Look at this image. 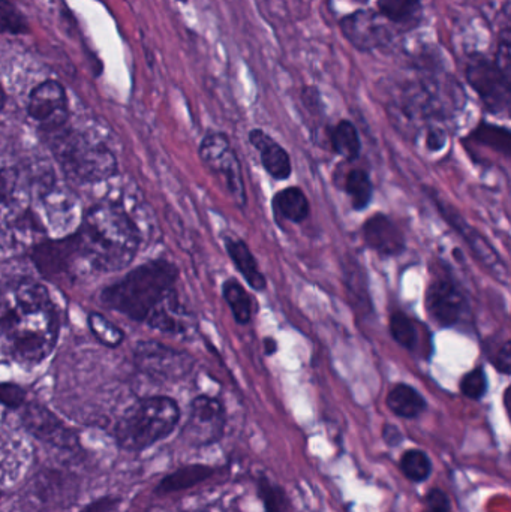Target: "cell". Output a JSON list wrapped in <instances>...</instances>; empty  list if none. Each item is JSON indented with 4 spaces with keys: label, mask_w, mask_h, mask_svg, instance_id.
<instances>
[{
    "label": "cell",
    "mask_w": 511,
    "mask_h": 512,
    "mask_svg": "<svg viewBox=\"0 0 511 512\" xmlns=\"http://www.w3.org/2000/svg\"><path fill=\"white\" fill-rule=\"evenodd\" d=\"M59 313L47 288L32 279L0 286V349L24 366L42 363L59 337Z\"/></svg>",
    "instance_id": "1"
},
{
    "label": "cell",
    "mask_w": 511,
    "mask_h": 512,
    "mask_svg": "<svg viewBox=\"0 0 511 512\" xmlns=\"http://www.w3.org/2000/svg\"><path fill=\"white\" fill-rule=\"evenodd\" d=\"M465 104V90L455 77L438 65H419L414 77L393 87L386 108L402 134L417 138L429 126L455 119Z\"/></svg>",
    "instance_id": "2"
},
{
    "label": "cell",
    "mask_w": 511,
    "mask_h": 512,
    "mask_svg": "<svg viewBox=\"0 0 511 512\" xmlns=\"http://www.w3.org/2000/svg\"><path fill=\"white\" fill-rule=\"evenodd\" d=\"M72 239L84 271L98 273L128 267L140 246L137 225L123 207L113 203L87 210Z\"/></svg>",
    "instance_id": "3"
},
{
    "label": "cell",
    "mask_w": 511,
    "mask_h": 512,
    "mask_svg": "<svg viewBox=\"0 0 511 512\" xmlns=\"http://www.w3.org/2000/svg\"><path fill=\"white\" fill-rule=\"evenodd\" d=\"M179 270L165 259L147 262L129 271L120 282L102 292L105 306L134 321L146 322L156 306L174 291Z\"/></svg>",
    "instance_id": "4"
},
{
    "label": "cell",
    "mask_w": 511,
    "mask_h": 512,
    "mask_svg": "<svg viewBox=\"0 0 511 512\" xmlns=\"http://www.w3.org/2000/svg\"><path fill=\"white\" fill-rule=\"evenodd\" d=\"M45 234L30 177L15 168L0 170V249L21 248L39 242Z\"/></svg>",
    "instance_id": "5"
},
{
    "label": "cell",
    "mask_w": 511,
    "mask_h": 512,
    "mask_svg": "<svg viewBox=\"0 0 511 512\" xmlns=\"http://www.w3.org/2000/svg\"><path fill=\"white\" fill-rule=\"evenodd\" d=\"M47 135L54 159L72 182L99 183L116 174V156L96 138L66 125Z\"/></svg>",
    "instance_id": "6"
},
{
    "label": "cell",
    "mask_w": 511,
    "mask_h": 512,
    "mask_svg": "<svg viewBox=\"0 0 511 512\" xmlns=\"http://www.w3.org/2000/svg\"><path fill=\"white\" fill-rule=\"evenodd\" d=\"M180 421V408L171 397L153 396L132 405L116 427V441L128 453H140L168 438Z\"/></svg>",
    "instance_id": "7"
},
{
    "label": "cell",
    "mask_w": 511,
    "mask_h": 512,
    "mask_svg": "<svg viewBox=\"0 0 511 512\" xmlns=\"http://www.w3.org/2000/svg\"><path fill=\"white\" fill-rule=\"evenodd\" d=\"M425 306L432 321L443 328L458 327L470 312V303L464 288L443 261H438L432 267L431 282L426 288Z\"/></svg>",
    "instance_id": "8"
},
{
    "label": "cell",
    "mask_w": 511,
    "mask_h": 512,
    "mask_svg": "<svg viewBox=\"0 0 511 512\" xmlns=\"http://www.w3.org/2000/svg\"><path fill=\"white\" fill-rule=\"evenodd\" d=\"M465 77L488 113L509 116L511 72L504 71L494 59L476 53L468 59Z\"/></svg>",
    "instance_id": "9"
},
{
    "label": "cell",
    "mask_w": 511,
    "mask_h": 512,
    "mask_svg": "<svg viewBox=\"0 0 511 512\" xmlns=\"http://www.w3.org/2000/svg\"><path fill=\"white\" fill-rule=\"evenodd\" d=\"M198 155L201 162L224 182L225 191L231 200L239 209H245L248 204L245 179L239 156L234 152L230 138L224 132H210L201 141Z\"/></svg>",
    "instance_id": "10"
},
{
    "label": "cell",
    "mask_w": 511,
    "mask_h": 512,
    "mask_svg": "<svg viewBox=\"0 0 511 512\" xmlns=\"http://www.w3.org/2000/svg\"><path fill=\"white\" fill-rule=\"evenodd\" d=\"M33 200L45 231L65 233L77 219L74 195L51 174L30 177Z\"/></svg>",
    "instance_id": "11"
},
{
    "label": "cell",
    "mask_w": 511,
    "mask_h": 512,
    "mask_svg": "<svg viewBox=\"0 0 511 512\" xmlns=\"http://www.w3.org/2000/svg\"><path fill=\"white\" fill-rule=\"evenodd\" d=\"M438 212L443 216L444 221L467 242L468 248L473 252L474 258L482 265L483 270L488 271L497 282L509 285V268L501 255L495 251L488 239L476 228L468 224L467 219L462 218L461 213L450 206L446 201L441 200L437 194L432 195Z\"/></svg>",
    "instance_id": "12"
},
{
    "label": "cell",
    "mask_w": 511,
    "mask_h": 512,
    "mask_svg": "<svg viewBox=\"0 0 511 512\" xmlns=\"http://www.w3.org/2000/svg\"><path fill=\"white\" fill-rule=\"evenodd\" d=\"M227 414L224 405L212 396L195 397L189 406L188 420L182 429V439L191 447L203 448L218 444L225 433Z\"/></svg>",
    "instance_id": "13"
},
{
    "label": "cell",
    "mask_w": 511,
    "mask_h": 512,
    "mask_svg": "<svg viewBox=\"0 0 511 512\" xmlns=\"http://www.w3.org/2000/svg\"><path fill=\"white\" fill-rule=\"evenodd\" d=\"M138 369L159 381H179L194 369V358L158 342H140L134 349Z\"/></svg>",
    "instance_id": "14"
},
{
    "label": "cell",
    "mask_w": 511,
    "mask_h": 512,
    "mask_svg": "<svg viewBox=\"0 0 511 512\" xmlns=\"http://www.w3.org/2000/svg\"><path fill=\"white\" fill-rule=\"evenodd\" d=\"M342 35L359 51H375L389 47L396 33L374 9H359L342 18Z\"/></svg>",
    "instance_id": "15"
},
{
    "label": "cell",
    "mask_w": 511,
    "mask_h": 512,
    "mask_svg": "<svg viewBox=\"0 0 511 512\" xmlns=\"http://www.w3.org/2000/svg\"><path fill=\"white\" fill-rule=\"evenodd\" d=\"M32 258L38 270L53 282L74 279L77 274L84 273L72 234L63 239L38 243Z\"/></svg>",
    "instance_id": "16"
},
{
    "label": "cell",
    "mask_w": 511,
    "mask_h": 512,
    "mask_svg": "<svg viewBox=\"0 0 511 512\" xmlns=\"http://www.w3.org/2000/svg\"><path fill=\"white\" fill-rule=\"evenodd\" d=\"M21 421L27 432L44 444L63 451H74L80 447L77 433L39 403H29L24 408Z\"/></svg>",
    "instance_id": "17"
},
{
    "label": "cell",
    "mask_w": 511,
    "mask_h": 512,
    "mask_svg": "<svg viewBox=\"0 0 511 512\" xmlns=\"http://www.w3.org/2000/svg\"><path fill=\"white\" fill-rule=\"evenodd\" d=\"M27 111L45 132L65 126L68 122V98L62 84L48 80L36 86L30 93Z\"/></svg>",
    "instance_id": "18"
},
{
    "label": "cell",
    "mask_w": 511,
    "mask_h": 512,
    "mask_svg": "<svg viewBox=\"0 0 511 512\" xmlns=\"http://www.w3.org/2000/svg\"><path fill=\"white\" fill-rule=\"evenodd\" d=\"M74 493L72 477H66L56 471H45L36 475L24 489V512H38L48 508L60 507L63 502L71 501Z\"/></svg>",
    "instance_id": "19"
},
{
    "label": "cell",
    "mask_w": 511,
    "mask_h": 512,
    "mask_svg": "<svg viewBox=\"0 0 511 512\" xmlns=\"http://www.w3.org/2000/svg\"><path fill=\"white\" fill-rule=\"evenodd\" d=\"M363 242L381 258H396L407 249L404 231L384 213H375L362 227Z\"/></svg>",
    "instance_id": "20"
},
{
    "label": "cell",
    "mask_w": 511,
    "mask_h": 512,
    "mask_svg": "<svg viewBox=\"0 0 511 512\" xmlns=\"http://www.w3.org/2000/svg\"><path fill=\"white\" fill-rule=\"evenodd\" d=\"M248 141L257 150L261 165L273 180L284 182L290 179L293 174L290 153L275 138L270 137L263 129L255 128L249 132Z\"/></svg>",
    "instance_id": "21"
},
{
    "label": "cell",
    "mask_w": 511,
    "mask_h": 512,
    "mask_svg": "<svg viewBox=\"0 0 511 512\" xmlns=\"http://www.w3.org/2000/svg\"><path fill=\"white\" fill-rule=\"evenodd\" d=\"M374 11L396 33L411 32L423 18V0H377Z\"/></svg>",
    "instance_id": "22"
},
{
    "label": "cell",
    "mask_w": 511,
    "mask_h": 512,
    "mask_svg": "<svg viewBox=\"0 0 511 512\" xmlns=\"http://www.w3.org/2000/svg\"><path fill=\"white\" fill-rule=\"evenodd\" d=\"M225 251L230 256L231 262L236 265L237 271L242 274L243 279L248 282L254 291L263 292L267 288V279L258 265L257 258L252 254L245 240L233 234L224 236Z\"/></svg>",
    "instance_id": "23"
},
{
    "label": "cell",
    "mask_w": 511,
    "mask_h": 512,
    "mask_svg": "<svg viewBox=\"0 0 511 512\" xmlns=\"http://www.w3.org/2000/svg\"><path fill=\"white\" fill-rule=\"evenodd\" d=\"M146 322L150 327L162 331V333L180 334L188 330L189 313L186 312L185 307L180 303L176 289L170 292V294L153 309V312L150 313Z\"/></svg>",
    "instance_id": "24"
},
{
    "label": "cell",
    "mask_w": 511,
    "mask_h": 512,
    "mask_svg": "<svg viewBox=\"0 0 511 512\" xmlns=\"http://www.w3.org/2000/svg\"><path fill=\"white\" fill-rule=\"evenodd\" d=\"M272 212L276 222L303 224L311 215V203L299 186H288L276 192L272 200Z\"/></svg>",
    "instance_id": "25"
},
{
    "label": "cell",
    "mask_w": 511,
    "mask_h": 512,
    "mask_svg": "<svg viewBox=\"0 0 511 512\" xmlns=\"http://www.w3.org/2000/svg\"><path fill=\"white\" fill-rule=\"evenodd\" d=\"M386 403L387 408L396 417L405 418V420H414L428 409L425 397L408 384L393 385L392 390L387 394Z\"/></svg>",
    "instance_id": "26"
},
{
    "label": "cell",
    "mask_w": 511,
    "mask_h": 512,
    "mask_svg": "<svg viewBox=\"0 0 511 512\" xmlns=\"http://www.w3.org/2000/svg\"><path fill=\"white\" fill-rule=\"evenodd\" d=\"M330 146L345 161L354 162L362 153L359 131L351 120H341L329 129Z\"/></svg>",
    "instance_id": "27"
},
{
    "label": "cell",
    "mask_w": 511,
    "mask_h": 512,
    "mask_svg": "<svg viewBox=\"0 0 511 512\" xmlns=\"http://www.w3.org/2000/svg\"><path fill=\"white\" fill-rule=\"evenodd\" d=\"M222 297L230 307L234 321L239 325L251 324L254 318V300L239 280L230 277L222 285Z\"/></svg>",
    "instance_id": "28"
},
{
    "label": "cell",
    "mask_w": 511,
    "mask_h": 512,
    "mask_svg": "<svg viewBox=\"0 0 511 512\" xmlns=\"http://www.w3.org/2000/svg\"><path fill=\"white\" fill-rule=\"evenodd\" d=\"M215 469L206 465H189L185 468L177 469L173 474L167 475L164 480L156 487L158 493L182 492V490L192 489L203 481L209 480L215 475Z\"/></svg>",
    "instance_id": "29"
},
{
    "label": "cell",
    "mask_w": 511,
    "mask_h": 512,
    "mask_svg": "<svg viewBox=\"0 0 511 512\" xmlns=\"http://www.w3.org/2000/svg\"><path fill=\"white\" fill-rule=\"evenodd\" d=\"M344 191L350 198L353 210L363 212V210L368 209L372 197H374V183H372L368 171L363 170V168L351 170L345 176Z\"/></svg>",
    "instance_id": "30"
},
{
    "label": "cell",
    "mask_w": 511,
    "mask_h": 512,
    "mask_svg": "<svg viewBox=\"0 0 511 512\" xmlns=\"http://www.w3.org/2000/svg\"><path fill=\"white\" fill-rule=\"evenodd\" d=\"M390 334L395 342L410 352H416L419 346V330L416 322L407 313L395 310L389 318Z\"/></svg>",
    "instance_id": "31"
},
{
    "label": "cell",
    "mask_w": 511,
    "mask_h": 512,
    "mask_svg": "<svg viewBox=\"0 0 511 512\" xmlns=\"http://www.w3.org/2000/svg\"><path fill=\"white\" fill-rule=\"evenodd\" d=\"M471 137L477 144H482L483 147H488V149L506 156V159L510 158L511 135L509 129L482 123Z\"/></svg>",
    "instance_id": "32"
},
{
    "label": "cell",
    "mask_w": 511,
    "mask_h": 512,
    "mask_svg": "<svg viewBox=\"0 0 511 512\" xmlns=\"http://www.w3.org/2000/svg\"><path fill=\"white\" fill-rule=\"evenodd\" d=\"M399 468H401L402 474L413 483H425L432 474V462L428 454L425 451L416 450V448L402 454Z\"/></svg>",
    "instance_id": "33"
},
{
    "label": "cell",
    "mask_w": 511,
    "mask_h": 512,
    "mask_svg": "<svg viewBox=\"0 0 511 512\" xmlns=\"http://www.w3.org/2000/svg\"><path fill=\"white\" fill-rule=\"evenodd\" d=\"M258 496L263 501L266 512H291L290 498L285 490L267 478L258 480Z\"/></svg>",
    "instance_id": "34"
},
{
    "label": "cell",
    "mask_w": 511,
    "mask_h": 512,
    "mask_svg": "<svg viewBox=\"0 0 511 512\" xmlns=\"http://www.w3.org/2000/svg\"><path fill=\"white\" fill-rule=\"evenodd\" d=\"M89 327L96 340L101 342L102 345L108 346V348H116V346L123 342V337H125L123 336V331L119 330L113 322L105 319L101 313H90Z\"/></svg>",
    "instance_id": "35"
},
{
    "label": "cell",
    "mask_w": 511,
    "mask_h": 512,
    "mask_svg": "<svg viewBox=\"0 0 511 512\" xmlns=\"http://www.w3.org/2000/svg\"><path fill=\"white\" fill-rule=\"evenodd\" d=\"M29 30L27 20L11 0H0V33L23 35Z\"/></svg>",
    "instance_id": "36"
},
{
    "label": "cell",
    "mask_w": 511,
    "mask_h": 512,
    "mask_svg": "<svg viewBox=\"0 0 511 512\" xmlns=\"http://www.w3.org/2000/svg\"><path fill=\"white\" fill-rule=\"evenodd\" d=\"M461 393L471 400H480L488 393V376L482 366L465 373L461 379Z\"/></svg>",
    "instance_id": "37"
},
{
    "label": "cell",
    "mask_w": 511,
    "mask_h": 512,
    "mask_svg": "<svg viewBox=\"0 0 511 512\" xmlns=\"http://www.w3.org/2000/svg\"><path fill=\"white\" fill-rule=\"evenodd\" d=\"M489 361L492 366L503 373V375L509 376L511 372V349L510 340L506 339L503 343L497 346V348L489 349Z\"/></svg>",
    "instance_id": "38"
},
{
    "label": "cell",
    "mask_w": 511,
    "mask_h": 512,
    "mask_svg": "<svg viewBox=\"0 0 511 512\" xmlns=\"http://www.w3.org/2000/svg\"><path fill=\"white\" fill-rule=\"evenodd\" d=\"M423 512H452L449 496L441 489L429 490L423 502Z\"/></svg>",
    "instance_id": "39"
},
{
    "label": "cell",
    "mask_w": 511,
    "mask_h": 512,
    "mask_svg": "<svg viewBox=\"0 0 511 512\" xmlns=\"http://www.w3.org/2000/svg\"><path fill=\"white\" fill-rule=\"evenodd\" d=\"M425 131L426 149L431 153H438L441 152V150H444V147L447 146V141H449V134H447L444 126L432 125L429 126V128H426Z\"/></svg>",
    "instance_id": "40"
},
{
    "label": "cell",
    "mask_w": 511,
    "mask_h": 512,
    "mask_svg": "<svg viewBox=\"0 0 511 512\" xmlns=\"http://www.w3.org/2000/svg\"><path fill=\"white\" fill-rule=\"evenodd\" d=\"M26 402V393L18 385L0 384V403L6 408L17 409Z\"/></svg>",
    "instance_id": "41"
},
{
    "label": "cell",
    "mask_w": 511,
    "mask_h": 512,
    "mask_svg": "<svg viewBox=\"0 0 511 512\" xmlns=\"http://www.w3.org/2000/svg\"><path fill=\"white\" fill-rule=\"evenodd\" d=\"M119 504L120 499L105 496V498L96 499V501L84 507L80 512H113Z\"/></svg>",
    "instance_id": "42"
},
{
    "label": "cell",
    "mask_w": 511,
    "mask_h": 512,
    "mask_svg": "<svg viewBox=\"0 0 511 512\" xmlns=\"http://www.w3.org/2000/svg\"><path fill=\"white\" fill-rule=\"evenodd\" d=\"M383 441L386 442L389 447H399L404 442V435L401 430L395 424H384L383 427Z\"/></svg>",
    "instance_id": "43"
},
{
    "label": "cell",
    "mask_w": 511,
    "mask_h": 512,
    "mask_svg": "<svg viewBox=\"0 0 511 512\" xmlns=\"http://www.w3.org/2000/svg\"><path fill=\"white\" fill-rule=\"evenodd\" d=\"M264 352H266L267 357H272L278 352V342L273 337H266L264 339Z\"/></svg>",
    "instance_id": "44"
},
{
    "label": "cell",
    "mask_w": 511,
    "mask_h": 512,
    "mask_svg": "<svg viewBox=\"0 0 511 512\" xmlns=\"http://www.w3.org/2000/svg\"><path fill=\"white\" fill-rule=\"evenodd\" d=\"M5 104H6L5 90H3L2 86H0V111H2L3 108H5Z\"/></svg>",
    "instance_id": "45"
},
{
    "label": "cell",
    "mask_w": 511,
    "mask_h": 512,
    "mask_svg": "<svg viewBox=\"0 0 511 512\" xmlns=\"http://www.w3.org/2000/svg\"><path fill=\"white\" fill-rule=\"evenodd\" d=\"M359 2H366V0H359Z\"/></svg>",
    "instance_id": "46"
}]
</instances>
